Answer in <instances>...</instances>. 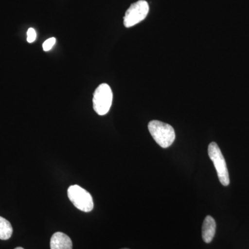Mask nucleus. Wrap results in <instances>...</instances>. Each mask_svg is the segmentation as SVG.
<instances>
[{"label":"nucleus","instance_id":"1","mask_svg":"<svg viewBox=\"0 0 249 249\" xmlns=\"http://www.w3.org/2000/svg\"><path fill=\"white\" fill-rule=\"evenodd\" d=\"M148 129L154 140L163 148L170 147L175 142V129L169 124L160 121H151L148 124Z\"/></svg>","mask_w":249,"mask_h":249},{"label":"nucleus","instance_id":"2","mask_svg":"<svg viewBox=\"0 0 249 249\" xmlns=\"http://www.w3.org/2000/svg\"><path fill=\"white\" fill-rule=\"evenodd\" d=\"M208 152H209L210 159L213 163L214 168L217 171L219 181L223 186H229L230 183V178H229L227 163L220 148L215 142H212L209 144Z\"/></svg>","mask_w":249,"mask_h":249},{"label":"nucleus","instance_id":"3","mask_svg":"<svg viewBox=\"0 0 249 249\" xmlns=\"http://www.w3.org/2000/svg\"><path fill=\"white\" fill-rule=\"evenodd\" d=\"M112 100L113 93L110 87L106 83L100 85L93 93V109L98 115H106L110 109Z\"/></svg>","mask_w":249,"mask_h":249},{"label":"nucleus","instance_id":"4","mask_svg":"<svg viewBox=\"0 0 249 249\" xmlns=\"http://www.w3.org/2000/svg\"><path fill=\"white\" fill-rule=\"evenodd\" d=\"M67 196L75 207L83 212L88 213L93 209L92 196L86 190L78 185L69 187Z\"/></svg>","mask_w":249,"mask_h":249},{"label":"nucleus","instance_id":"5","mask_svg":"<svg viewBox=\"0 0 249 249\" xmlns=\"http://www.w3.org/2000/svg\"><path fill=\"white\" fill-rule=\"evenodd\" d=\"M149 4L145 0H139L131 4L124 18V26L129 28L143 20L149 13Z\"/></svg>","mask_w":249,"mask_h":249},{"label":"nucleus","instance_id":"6","mask_svg":"<svg viewBox=\"0 0 249 249\" xmlns=\"http://www.w3.org/2000/svg\"><path fill=\"white\" fill-rule=\"evenodd\" d=\"M51 249H72L71 238L61 232H55L50 241Z\"/></svg>","mask_w":249,"mask_h":249},{"label":"nucleus","instance_id":"7","mask_svg":"<svg viewBox=\"0 0 249 249\" xmlns=\"http://www.w3.org/2000/svg\"><path fill=\"white\" fill-rule=\"evenodd\" d=\"M216 232V222L214 218L208 215L205 218L202 225V238L206 243L209 244L213 240Z\"/></svg>","mask_w":249,"mask_h":249},{"label":"nucleus","instance_id":"8","mask_svg":"<svg viewBox=\"0 0 249 249\" xmlns=\"http://www.w3.org/2000/svg\"><path fill=\"white\" fill-rule=\"evenodd\" d=\"M12 234L13 227L11 223L5 218L0 217V240H9Z\"/></svg>","mask_w":249,"mask_h":249},{"label":"nucleus","instance_id":"9","mask_svg":"<svg viewBox=\"0 0 249 249\" xmlns=\"http://www.w3.org/2000/svg\"><path fill=\"white\" fill-rule=\"evenodd\" d=\"M55 42H56V39L55 37H51V38L47 39V40L44 42L42 45V48L45 52H49L51 49L53 48L54 45H55Z\"/></svg>","mask_w":249,"mask_h":249},{"label":"nucleus","instance_id":"10","mask_svg":"<svg viewBox=\"0 0 249 249\" xmlns=\"http://www.w3.org/2000/svg\"><path fill=\"white\" fill-rule=\"evenodd\" d=\"M36 32L35 29L33 28H29L27 31V42L29 43H32L36 39Z\"/></svg>","mask_w":249,"mask_h":249},{"label":"nucleus","instance_id":"11","mask_svg":"<svg viewBox=\"0 0 249 249\" xmlns=\"http://www.w3.org/2000/svg\"><path fill=\"white\" fill-rule=\"evenodd\" d=\"M15 249H24L22 248V247H17V248H16Z\"/></svg>","mask_w":249,"mask_h":249},{"label":"nucleus","instance_id":"12","mask_svg":"<svg viewBox=\"0 0 249 249\" xmlns=\"http://www.w3.org/2000/svg\"></svg>","mask_w":249,"mask_h":249}]
</instances>
